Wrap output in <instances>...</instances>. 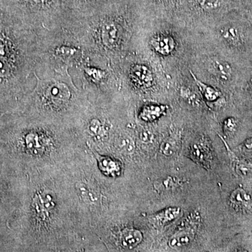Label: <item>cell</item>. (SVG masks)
I'll return each mask as SVG.
<instances>
[{
    "label": "cell",
    "instance_id": "cell-1",
    "mask_svg": "<svg viewBox=\"0 0 252 252\" xmlns=\"http://www.w3.org/2000/svg\"><path fill=\"white\" fill-rule=\"evenodd\" d=\"M34 77L35 86L25 99L41 115L63 117L89 107L87 94L78 88L69 72H53L43 78L36 72Z\"/></svg>",
    "mask_w": 252,
    "mask_h": 252
},
{
    "label": "cell",
    "instance_id": "cell-2",
    "mask_svg": "<svg viewBox=\"0 0 252 252\" xmlns=\"http://www.w3.org/2000/svg\"><path fill=\"white\" fill-rule=\"evenodd\" d=\"M86 50L70 26L44 29L41 33L40 63L42 75L53 72H69L80 62ZM37 69V70H38Z\"/></svg>",
    "mask_w": 252,
    "mask_h": 252
},
{
    "label": "cell",
    "instance_id": "cell-3",
    "mask_svg": "<svg viewBox=\"0 0 252 252\" xmlns=\"http://www.w3.org/2000/svg\"><path fill=\"white\" fill-rule=\"evenodd\" d=\"M107 59L86 52L80 62L71 68L69 74L79 89L84 91L90 102L102 101L107 94L111 70Z\"/></svg>",
    "mask_w": 252,
    "mask_h": 252
},
{
    "label": "cell",
    "instance_id": "cell-4",
    "mask_svg": "<svg viewBox=\"0 0 252 252\" xmlns=\"http://www.w3.org/2000/svg\"><path fill=\"white\" fill-rule=\"evenodd\" d=\"M127 77L131 85L139 90L149 89L153 82V75L150 69L140 63L131 64L127 70Z\"/></svg>",
    "mask_w": 252,
    "mask_h": 252
},
{
    "label": "cell",
    "instance_id": "cell-5",
    "mask_svg": "<svg viewBox=\"0 0 252 252\" xmlns=\"http://www.w3.org/2000/svg\"><path fill=\"white\" fill-rule=\"evenodd\" d=\"M196 233L195 227L185 226L177 230L169 240L168 245L172 249H181L188 246L194 240Z\"/></svg>",
    "mask_w": 252,
    "mask_h": 252
},
{
    "label": "cell",
    "instance_id": "cell-6",
    "mask_svg": "<svg viewBox=\"0 0 252 252\" xmlns=\"http://www.w3.org/2000/svg\"><path fill=\"white\" fill-rule=\"evenodd\" d=\"M207 67L209 72L220 80L228 81L231 77V67L223 60L212 58L207 61Z\"/></svg>",
    "mask_w": 252,
    "mask_h": 252
},
{
    "label": "cell",
    "instance_id": "cell-7",
    "mask_svg": "<svg viewBox=\"0 0 252 252\" xmlns=\"http://www.w3.org/2000/svg\"><path fill=\"white\" fill-rule=\"evenodd\" d=\"M230 202L232 207L238 211H248L252 208V198L242 188L235 189L230 194Z\"/></svg>",
    "mask_w": 252,
    "mask_h": 252
},
{
    "label": "cell",
    "instance_id": "cell-8",
    "mask_svg": "<svg viewBox=\"0 0 252 252\" xmlns=\"http://www.w3.org/2000/svg\"><path fill=\"white\" fill-rule=\"evenodd\" d=\"M143 239V235L140 230L126 228L121 232L119 235V243L122 248L132 250L140 245Z\"/></svg>",
    "mask_w": 252,
    "mask_h": 252
},
{
    "label": "cell",
    "instance_id": "cell-9",
    "mask_svg": "<svg viewBox=\"0 0 252 252\" xmlns=\"http://www.w3.org/2000/svg\"><path fill=\"white\" fill-rule=\"evenodd\" d=\"M180 215V207H170L157 212L153 216L151 217L150 220L152 223L157 227L162 226L176 220Z\"/></svg>",
    "mask_w": 252,
    "mask_h": 252
},
{
    "label": "cell",
    "instance_id": "cell-10",
    "mask_svg": "<svg viewBox=\"0 0 252 252\" xmlns=\"http://www.w3.org/2000/svg\"><path fill=\"white\" fill-rule=\"evenodd\" d=\"M152 46L159 54L167 56L171 54L175 49V43L173 38L170 36L158 35L155 36L151 41Z\"/></svg>",
    "mask_w": 252,
    "mask_h": 252
},
{
    "label": "cell",
    "instance_id": "cell-11",
    "mask_svg": "<svg viewBox=\"0 0 252 252\" xmlns=\"http://www.w3.org/2000/svg\"><path fill=\"white\" fill-rule=\"evenodd\" d=\"M190 73L191 74V75L193 76L194 80H195V83H196L197 85H198L200 92L203 94V97H205L207 101L213 102V101H216L217 99L220 98V94H221L220 91L199 81L198 79H196V77H195V75H194L191 71H190Z\"/></svg>",
    "mask_w": 252,
    "mask_h": 252
},
{
    "label": "cell",
    "instance_id": "cell-12",
    "mask_svg": "<svg viewBox=\"0 0 252 252\" xmlns=\"http://www.w3.org/2000/svg\"><path fill=\"white\" fill-rule=\"evenodd\" d=\"M224 143L226 146L227 149H228L231 161L233 162V165H234L235 172L238 175L242 176L248 175L249 173L252 172V163L240 160L238 158L235 157L233 152H231V151H229V149H228L227 144L225 142Z\"/></svg>",
    "mask_w": 252,
    "mask_h": 252
},
{
    "label": "cell",
    "instance_id": "cell-13",
    "mask_svg": "<svg viewBox=\"0 0 252 252\" xmlns=\"http://www.w3.org/2000/svg\"><path fill=\"white\" fill-rule=\"evenodd\" d=\"M164 111L165 107L162 106L147 105L142 109L140 116L143 120L151 122L160 117Z\"/></svg>",
    "mask_w": 252,
    "mask_h": 252
},
{
    "label": "cell",
    "instance_id": "cell-14",
    "mask_svg": "<svg viewBox=\"0 0 252 252\" xmlns=\"http://www.w3.org/2000/svg\"><path fill=\"white\" fill-rule=\"evenodd\" d=\"M99 165L104 172L112 175H117L120 170L117 162L113 161L112 159L100 158L99 159Z\"/></svg>",
    "mask_w": 252,
    "mask_h": 252
},
{
    "label": "cell",
    "instance_id": "cell-15",
    "mask_svg": "<svg viewBox=\"0 0 252 252\" xmlns=\"http://www.w3.org/2000/svg\"><path fill=\"white\" fill-rule=\"evenodd\" d=\"M221 35L225 40L230 44H236L240 40V33L234 27L223 28L221 31Z\"/></svg>",
    "mask_w": 252,
    "mask_h": 252
},
{
    "label": "cell",
    "instance_id": "cell-16",
    "mask_svg": "<svg viewBox=\"0 0 252 252\" xmlns=\"http://www.w3.org/2000/svg\"><path fill=\"white\" fill-rule=\"evenodd\" d=\"M199 4L204 10L212 11L220 6V0H199Z\"/></svg>",
    "mask_w": 252,
    "mask_h": 252
},
{
    "label": "cell",
    "instance_id": "cell-17",
    "mask_svg": "<svg viewBox=\"0 0 252 252\" xmlns=\"http://www.w3.org/2000/svg\"><path fill=\"white\" fill-rule=\"evenodd\" d=\"M175 142L172 139H167L163 144H162V152L165 155L170 156L175 152Z\"/></svg>",
    "mask_w": 252,
    "mask_h": 252
},
{
    "label": "cell",
    "instance_id": "cell-18",
    "mask_svg": "<svg viewBox=\"0 0 252 252\" xmlns=\"http://www.w3.org/2000/svg\"><path fill=\"white\" fill-rule=\"evenodd\" d=\"M236 127V121L233 118H229V119L225 121L223 130H224L225 133L230 134L234 132Z\"/></svg>",
    "mask_w": 252,
    "mask_h": 252
},
{
    "label": "cell",
    "instance_id": "cell-19",
    "mask_svg": "<svg viewBox=\"0 0 252 252\" xmlns=\"http://www.w3.org/2000/svg\"><path fill=\"white\" fill-rule=\"evenodd\" d=\"M244 147H245V149H248V150H252V137L246 140V142L244 144Z\"/></svg>",
    "mask_w": 252,
    "mask_h": 252
},
{
    "label": "cell",
    "instance_id": "cell-20",
    "mask_svg": "<svg viewBox=\"0 0 252 252\" xmlns=\"http://www.w3.org/2000/svg\"><path fill=\"white\" fill-rule=\"evenodd\" d=\"M235 252H248L245 251V250H236V251H235Z\"/></svg>",
    "mask_w": 252,
    "mask_h": 252
},
{
    "label": "cell",
    "instance_id": "cell-21",
    "mask_svg": "<svg viewBox=\"0 0 252 252\" xmlns=\"http://www.w3.org/2000/svg\"><path fill=\"white\" fill-rule=\"evenodd\" d=\"M250 87H251V89H252V79L251 80V82H250Z\"/></svg>",
    "mask_w": 252,
    "mask_h": 252
},
{
    "label": "cell",
    "instance_id": "cell-22",
    "mask_svg": "<svg viewBox=\"0 0 252 252\" xmlns=\"http://www.w3.org/2000/svg\"></svg>",
    "mask_w": 252,
    "mask_h": 252
}]
</instances>
